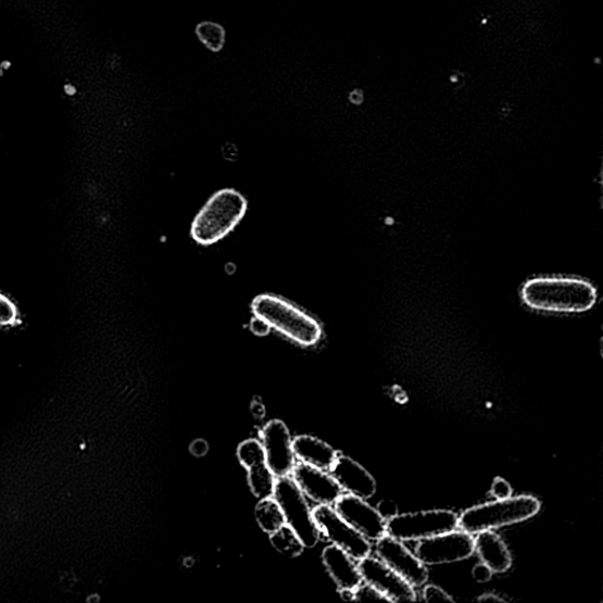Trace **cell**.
Returning <instances> with one entry per match:
<instances>
[{"instance_id":"1","label":"cell","mask_w":603,"mask_h":603,"mask_svg":"<svg viewBox=\"0 0 603 603\" xmlns=\"http://www.w3.org/2000/svg\"><path fill=\"white\" fill-rule=\"evenodd\" d=\"M599 298L589 280L573 276H538L522 289V299L531 311L550 314H585L592 311Z\"/></svg>"},{"instance_id":"2","label":"cell","mask_w":603,"mask_h":603,"mask_svg":"<svg viewBox=\"0 0 603 603\" xmlns=\"http://www.w3.org/2000/svg\"><path fill=\"white\" fill-rule=\"evenodd\" d=\"M247 209L248 202L241 192L233 189L216 192L193 219V240L202 246L221 241L241 222Z\"/></svg>"},{"instance_id":"3","label":"cell","mask_w":603,"mask_h":603,"mask_svg":"<svg viewBox=\"0 0 603 603\" xmlns=\"http://www.w3.org/2000/svg\"><path fill=\"white\" fill-rule=\"evenodd\" d=\"M251 307L256 318L294 342L314 346L321 339L322 328L318 322L282 298L261 294L252 302Z\"/></svg>"},{"instance_id":"4","label":"cell","mask_w":603,"mask_h":603,"mask_svg":"<svg viewBox=\"0 0 603 603\" xmlns=\"http://www.w3.org/2000/svg\"><path fill=\"white\" fill-rule=\"evenodd\" d=\"M540 510L541 502L535 497H511L468 508L458 516V528L469 535H479L483 530L525 523Z\"/></svg>"},{"instance_id":"5","label":"cell","mask_w":603,"mask_h":603,"mask_svg":"<svg viewBox=\"0 0 603 603\" xmlns=\"http://www.w3.org/2000/svg\"><path fill=\"white\" fill-rule=\"evenodd\" d=\"M273 495L284 512L286 524L297 532L306 549H313L319 541L321 531L299 486L288 476L278 478Z\"/></svg>"},{"instance_id":"6","label":"cell","mask_w":603,"mask_h":603,"mask_svg":"<svg viewBox=\"0 0 603 603\" xmlns=\"http://www.w3.org/2000/svg\"><path fill=\"white\" fill-rule=\"evenodd\" d=\"M458 528L452 511H426L395 515L387 520V535L402 542L429 539Z\"/></svg>"},{"instance_id":"7","label":"cell","mask_w":603,"mask_h":603,"mask_svg":"<svg viewBox=\"0 0 603 603\" xmlns=\"http://www.w3.org/2000/svg\"><path fill=\"white\" fill-rule=\"evenodd\" d=\"M475 552V540L465 530H452L443 535L420 540L415 555L426 566H440L460 563Z\"/></svg>"},{"instance_id":"8","label":"cell","mask_w":603,"mask_h":603,"mask_svg":"<svg viewBox=\"0 0 603 603\" xmlns=\"http://www.w3.org/2000/svg\"><path fill=\"white\" fill-rule=\"evenodd\" d=\"M314 520L324 535L339 549L354 560H362L372 553V543L330 506L321 504L313 511Z\"/></svg>"},{"instance_id":"9","label":"cell","mask_w":603,"mask_h":603,"mask_svg":"<svg viewBox=\"0 0 603 603\" xmlns=\"http://www.w3.org/2000/svg\"><path fill=\"white\" fill-rule=\"evenodd\" d=\"M357 567L362 581L375 588L388 601L414 602L417 600L414 587L387 566L384 561L369 555L360 560Z\"/></svg>"},{"instance_id":"10","label":"cell","mask_w":603,"mask_h":603,"mask_svg":"<svg viewBox=\"0 0 603 603\" xmlns=\"http://www.w3.org/2000/svg\"><path fill=\"white\" fill-rule=\"evenodd\" d=\"M376 542L378 558L401 575L405 581H409L413 587H423L428 582L427 566L406 549L402 541L386 535Z\"/></svg>"},{"instance_id":"11","label":"cell","mask_w":603,"mask_h":603,"mask_svg":"<svg viewBox=\"0 0 603 603\" xmlns=\"http://www.w3.org/2000/svg\"><path fill=\"white\" fill-rule=\"evenodd\" d=\"M335 511L369 541L380 540L387 535L386 518L366 500L352 494L341 495L335 502Z\"/></svg>"},{"instance_id":"12","label":"cell","mask_w":603,"mask_h":603,"mask_svg":"<svg viewBox=\"0 0 603 603\" xmlns=\"http://www.w3.org/2000/svg\"><path fill=\"white\" fill-rule=\"evenodd\" d=\"M266 465L277 478H286L294 467L292 441L282 420L274 419L262 431Z\"/></svg>"},{"instance_id":"13","label":"cell","mask_w":603,"mask_h":603,"mask_svg":"<svg viewBox=\"0 0 603 603\" xmlns=\"http://www.w3.org/2000/svg\"><path fill=\"white\" fill-rule=\"evenodd\" d=\"M238 458L249 470L251 492L259 499L272 498L275 475L266 465L263 445L257 440H248L238 447Z\"/></svg>"},{"instance_id":"14","label":"cell","mask_w":603,"mask_h":603,"mask_svg":"<svg viewBox=\"0 0 603 603\" xmlns=\"http://www.w3.org/2000/svg\"><path fill=\"white\" fill-rule=\"evenodd\" d=\"M294 483L302 493L314 502L331 506L342 495V488L332 476L306 464L294 465L292 469Z\"/></svg>"},{"instance_id":"15","label":"cell","mask_w":603,"mask_h":603,"mask_svg":"<svg viewBox=\"0 0 603 603\" xmlns=\"http://www.w3.org/2000/svg\"><path fill=\"white\" fill-rule=\"evenodd\" d=\"M330 472L332 478L349 494L363 500L372 499L376 494L377 483L374 476L353 458L338 454Z\"/></svg>"},{"instance_id":"16","label":"cell","mask_w":603,"mask_h":603,"mask_svg":"<svg viewBox=\"0 0 603 603\" xmlns=\"http://www.w3.org/2000/svg\"><path fill=\"white\" fill-rule=\"evenodd\" d=\"M475 552L482 564L493 573L502 574L511 569L513 557L506 542L493 530H483L475 540Z\"/></svg>"},{"instance_id":"17","label":"cell","mask_w":603,"mask_h":603,"mask_svg":"<svg viewBox=\"0 0 603 603\" xmlns=\"http://www.w3.org/2000/svg\"><path fill=\"white\" fill-rule=\"evenodd\" d=\"M332 580L342 588L355 589L362 583V577L354 558L338 545H329L322 554Z\"/></svg>"},{"instance_id":"18","label":"cell","mask_w":603,"mask_h":603,"mask_svg":"<svg viewBox=\"0 0 603 603\" xmlns=\"http://www.w3.org/2000/svg\"><path fill=\"white\" fill-rule=\"evenodd\" d=\"M294 457L300 458L303 464L313 466L321 470H330L338 452L324 441L313 437H298L292 441Z\"/></svg>"},{"instance_id":"19","label":"cell","mask_w":603,"mask_h":603,"mask_svg":"<svg viewBox=\"0 0 603 603\" xmlns=\"http://www.w3.org/2000/svg\"><path fill=\"white\" fill-rule=\"evenodd\" d=\"M255 516L261 528L269 535L286 525L284 512L275 499H262L256 506Z\"/></svg>"},{"instance_id":"20","label":"cell","mask_w":603,"mask_h":603,"mask_svg":"<svg viewBox=\"0 0 603 603\" xmlns=\"http://www.w3.org/2000/svg\"><path fill=\"white\" fill-rule=\"evenodd\" d=\"M271 541L275 550L288 557H297L305 549L304 544L287 524L272 532Z\"/></svg>"},{"instance_id":"21","label":"cell","mask_w":603,"mask_h":603,"mask_svg":"<svg viewBox=\"0 0 603 603\" xmlns=\"http://www.w3.org/2000/svg\"><path fill=\"white\" fill-rule=\"evenodd\" d=\"M196 36L209 51L219 52L226 46V30L212 21H204L196 26Z\"/></svg>"},{"instance_id":"22","label":"cell","mask_w":603,"mask_h":603,"mask_svg":"<svg viewBox=\"0 0 603 603\" xmlns=\"http://www.w3.org/2000/svg\"><path fill=\"white\" fill-rule=\"evenodd\" d=\"M17 307L11 300L0 293V326H10L17 321Z\"/></svg>"},{"instance_id":"23","label":"cell","mask_w":603,"mask_h":603,"mask_svg":"<svg viewBox=\"0 0 603 603\" xmlns=\"http://www.w3.org/2000/svg\"><path fill=\"white\" fill-rule=\"evenodd\" d=\"M423 598L427 602H435V601H443V602H453V598L449 595L443 589L439 586L429 585L426 586L424 589Z\"/></svg>"},{"instance_id":"24","label":"cell","mask_w":603,"mask_h":603,"mask_svg":"<svg viewBox=\"0 0 603 603\" xmlns=\"http://www.w3.org/2000/svg\"><path fill=\"white\" fill-rule=\"evenodd\" d=\"M355 600L360 601H388L380 592H377L375 588L369 585H360L355 589Z\"/></svg>"},{"instance_id":"25","label":"cell","mask_w":603,"mask_h":603,"mask_svg":"<svg viewBox=\"0 0 603 603\" xmlns=\"http://www.w3.org/2000/svg\"><path fill=\"white\" fill-rule=\"evenodd\" d=\"M513 493L512 486L508 481L497 478L493 481L492 488H490V494L497 500L507 499L511 498Z\"/></svg>"},{"instance_id":"26","label":"cell","mask_w":603,"mask_h":603,"mask_svg":"<svg viewBox=\"0 0 603 603\" xmlns=\"http://www.w3.org/2000/svg\"><path fill=\"white\" fill-rule=\"evenodd\" d=\"M472 575L476 581L485 583L492 579L493 571L485 564H478L473 568Z\"/></svg>"},{"instance_id":"27","label":"cell","mask_w":603,"mask_h":603,"mask_svg":"<svg viewBox=\"0 0 603 603\" xmlns=\"http://www.w3.org/2000/svg\"><path fill=\"white\" fill-rule=\"evenodd\" d=\"M377 512L380 513L386 520H388V518L398 515V504L394 501H390V500H384L380 503H378L377 506Z\"/></svg>"},{"instance_id":"28","label":"cell","mask_w":603,"mask_h":603,"mask_svg":"<svg viewBox=\"0 0 603 603\" xmlns=\"http://www.w3.org/2000/svg\"><path fill=\"white\" fill-rule=\"evenodd\" d=\"M269 329H271L269 326L264 324V322L259 318L252 322V331H254L257 335L268 334Z\"/></svg>"},{"instance_id":"29","label":"cell","mask_w":603,"mask_h":603,"mask_svg":"<svg viewBox=\"0 0 603 603\" xmlns=\"http://www.w3.org/2000/svg\"><path fill=\"white\" fill-rule=\"evenodd\" d=\"M478 600H479V602H482V603H503V602H506V600L502 599L501 596H499L497 594H490V593H487V594L480 596Z\"/></svg>"},{"instance_id":"30","label":"cell","mask_w":603,"mask_h":603,"mask_svg":"<svg viewBox=\"0 0 603 603\" xmlns=\"http://www.w3.org/2000/svg\"><path fill=\"white\" fill-rule=\"evenodd\" d=\"M341 598L344 601H354L355 600V591L354 589L342 588L341 589Z\"/></svg>"},{"instance_id":"31","label":"cell","mask_w":603,"mask_h":603,"mask_svg":"<svg viewBox=\"0 0 603 603\" xmlns=\"http://www.w3.org/2000/svg\"><path fill=\"white\" fill-rule=\"evenodd\" d=\"M352 101L356 104L363 102V93L361 91H355L352 93Z\"/></svg>"}]
</instances>
